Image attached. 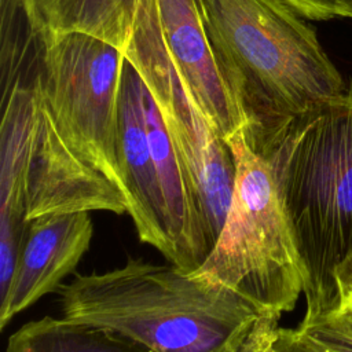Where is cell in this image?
<instances>
[{
  "mask_svg": "<svg viewBox=\"0 0 352 352\" xmlns=\"http://www.w3.org/2000/svg\"><path fill=\"white\" fill-rule=\"evenodd\" d=\"M153 95L188 177L210 250L224 227L235 187L228 143L186 89L166 48L154 1H143L122 48Z\"/></svg>",
  "mask_w": 352,
  "mask_h": 352,
  "instance_id": "obj_6",
  "label": "cell"
},
{
  "mask_svg": "<svg viewBox=\"0 0 352 352\" xmlns=\"http://www.w3.org/2000/svg\"><path fill=\"white\" fill-rule=\"evenodd\" d=\"M270 352H352V315L345 309L276 330Z\"/></svg>",
  "mask_w": 352,
  "mask_h": 352,
  "instance_id": "obj_13",
  "label": "cell"
},
{
  "mask_svg": "<svg viewBox=\"0 0 352 352\" xmlns=\"http://www.w3.org/2000/svg\"><path fill=\"white\" fill-rule=\"evenodd\" d=\"M227 143L236 170L231 205L216 245L194 272L263 308L289 312L304 293V276L270 164L243 132Z\"/></svg>",
  "mask_w": 352,
  "mask_h": 352,
  "instance_id": "obj_5",
  "label": "cell"
},
{
  "mask_svg": "<svg viewBox=\"0 0 352 352\" xmlns=\"http://www.w3.org/2000/svg\"><path fill=\"white\" fill-rule=\"evenodd\" d=\"M41 100L40 80H1L0 293L10 285L28 227V173Z\"/></svg>",
  "mask_w": 352,
  "mask_h": 352,
  "instance_id": "obj_7",
  "label": "cell"
},
{
  "mask_svg": "<svg viewBox=\"0 0 352 352\" xmlns=\"http://www.w3.org/2000/svg\"><path fill=\"white\" fill-rule=\"evenodd\" d=\"M89 213H48L28 221L15 271L1 294V329L43 296L56 292L77 267L92 241Z\"/></svg>",
  "mask_w": 352,
  "mask_h": 352,
  "instance_id": "obj_8",
  "label": "cell"
},
{
  "mask_svg": "<svg viewBox=\"0 0 352 352\" xmlns=\"http://www.w3.org/2000/svg\"><path fill=\"white\" fill-rule=\"evenodd\" d=\"M6 352H155L111 329L67 318L44 316L11 334Z\"/></svg>",
  "mask_w": 352,
  "mask_h": 352,
  "instance_id": "obj_12",
  "label": "cell"
},
{
  "mask_svg": "<svg viewBox=\"0 0 352 352\" xmlns=\"http://www.w3.org/2000/svg\"><path fill=\"white\" fill-rule=\"evenodd\" d=\"M263 158L300 256L302 319L337 312V270L352 257V84L294 117Z\"/></svg>",
  "mask_w": 352,
  "mask_h": 352,
  "instance_id": "obj_4",
  "label": "cell"
},
{
  "mask_svg": "<svg viewBox=\"0 0 352 352\" xmlns=\"http://www.w3.org/2000/svg\"><path fill=\"white\" fill-rule=\"evenodd\" d=\"M337 283L341 294V308L352 315V257L337 270ZM338 309V311H340Z\"/></svg>",
  "mask_w": 352,
  "mask_h": 352,
  "instance_id": "obj_15",
  "label": "cell"
},
{
  "mask_svg": "<svg viewBox=\"0 0 352 352\" xmlns=\"http://www.w3.org/2000/svg\"><path fill=\"white\" fill-rule=\"evenodd\" d=\"M166 48L199 110L228 142L243 120L217 67L208 37L202 0H155Z\"/></svg>",
  "mask_w": 352,
  "mask_h": 352,
  "instance_id": "obj_10",
  "label": "cell"
},
{
  "mask_svg": "<svg viewBox=\"0 0 352 352\" xmlns=\"http://www.w3.org/2000/svg\"><path fill=\"white\" fill-rule=\"evenodd\" d=\"M45 40L82 33L122 51L140 0H25Z\"/></svg>",
  "mask_w": 352,
  "mask_h": 352,
  "instance_id": "obj_11",
  "label": "cell"
},
{
  "mask_svg": "<svg viewBox=\"0 0 352 352\" xmlns=\"http://www.w3.org/2000/svg\"><path fill=\"white\" fill-rule=\"evenodd\" d=\"M267 352H270V351H267Z\"/></svg>",
  "mask_w": 352,
  "mask_h": 352,
  "instance_id": "obj_17",
  "label": "cell"
},
{
  "mask_svg": "<svg viewBox=\"0 0 352 352\" xmlns=\"http://www.w3.org/2000/svg\"><path fill=\"white\" fill-rule=\"evenodd\" d=\"M143 92V80L125 59L118 102V160L128 195V214L139 239L155 248L172 263L173 245L166 206L150 150Z\"/></svg>",
  "mask_w": 352,
  "mask_h": 352,
  "instance_id": "obj_9",
  "label": "cell"
},
{
  "mask_svg": "<svg viewBox=\"0 0 352 352\" xmlns=\"http://www.w3.org/2000/svg\"><path fill=\"white\" fill-rule=\"evenodd\" d=\"M45 43L43 100L28 173V221L48 213H128L118 160L125 56L82 33Z\"/></svg>",
  "mask_w": 352,
  "mask_h": 352,
  "instance_id": "obj_1",
  "label": "cell"
},
{
  "mask_svg": "<svg viewBox=\"0 0 352 352\" xmlns=\"http://www.w3.org/2000/svg\"><path fill=\"white\" fill-rule=\"evenodd\" d=\"M293 11L308 21H327L336 16H345L337 0H280Z\"/></svg>",
  "mask_w": 352,
  "mask_h": 352,
  "instance_id": "obj_14",
  "label": "cell"
},
{
  "mask_svg": "<svg viewBox=\"0 0 352 352\" xmlns=\"http://www.w3.org/2000/svg\"><path fill=\"white\" fill-rule=\"evenodd\" d=\"M202 6L245 139L261 157L294 117L346 89L315 28L283 1L202 0Z\"/></svg>",
  "mask_w": 352,
  "mask_h": 352,
  "instance_id": "obj_3",
  "label": "cell"
},
{
  "mask_svg": "<svg viewBox=\"0 0 352 352\" xmlns=\"http://www.w3.org/2000/svg\"><path fill=\"white\" fill-rule=\"evenodd\" d=\"M337 3L341 6V8L345 12V16L352 18V0H337Z\"/></svg>",
  "mask_w": 352,
  "mask_h": 352,
  "instance_id": "obj_16",
  "label": "cell"
},
{
  "mask_svg": "<svg viewBox=\"0 0 352 352\" xmlns=\"http://www.w3.org/2000/svg\"><path fill=\"white\" fill-rule=\"evenodd\" d=\"M63 318L103 326L155 352H267L279 312L173 264L129 257L60 285Z\"/></svg>",
  "mask_w": 352,
  "mask_h": 352,
  "instance_id": "obj_2",
  "label": "cell"
}]
</instances>
